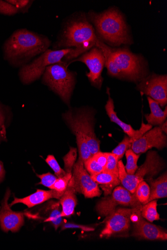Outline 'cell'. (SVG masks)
I'll list each match as a JSON object with an SVG mask.
<instances>
[{
	"mask_svg": "<svg viewBox=\"0 0 167 250\" xmlns=\"http://www.w3.org/2000/svg\"><path fill=\"white\" fill-rule=\"evenodd\" d=\"M100 41L86 13L76 12L63 22L53 49H72L62 60L69 63L94 47H97Z\"/></svg>",
	"mask_w": 167,
	"mask_h": 250,
	"instance_id": "cell-1",
	"label": "cell"
},
{
	"mask_svg": "<svg viewBox=\"0 0 167 250\" xmlns=\"http://www.w3.org/2000/svg\"><path fill=\"white\" fill-rule=\"evenodd\" d=\"M86 15L98 38L108 46L119 48L134 43L126 16L118 8L110 7L99 13L90 10Z\"/></svg>",
	"mask_w": 167,
	"mask_h": 250,
	"instance_id": "cell-2",
	"label": "cell"
},
{
	"mask_svg": "<svg viewBox=\"0 0 167 250\" xmlns=\"http://www.w3.org/2000/svg\"><path fill=\"white\" fill-rule=\"evenodd\" d=\"M97 47L104 54L105 66L110 76L134 82L147 76L148 61L142 54L133 53L128 46L112 48L101 40Z\"/></svg>",
	"mask_w": 167,
	"mask_h": 250,
	"instance_id": "cell-3",
	"label": "cell"
},
{
	"mask_svg": "<svg viewBox=\"0 0 167 250\" xmlns=\"http://www.w3.org/2000/svg\"><path fill=\"white\" fill-rule=\"evenodd\" d=\"M51 44L45 36L26 29H19L5 42L4 57L12 64L22 66L48 49Z\"/></svg>",
	"mask_w": 167,
	"mask_h": 250,
	"instance_id": "cell-4",
	"label": "cell"
},
{
	"mask_svg": "<svg viewBox=\"0 0 167 250\" xmlns=\"http://www.w3.org/2000/svg\"><path fill=\"white\" fill-rule=\"evenodd\" d=\"M69 65L63 61L46 67L43 74V81L63 101L69 104L75 85L73 72L68 69Z\"/></svg>",
	"mask_w": 167,
	"mask_h": 250,
	"instance_id": "cell-5",
	"label": "cell"
},
{
	"mask_svg": "<svg viewBox=\"0 0 167 250\" xmlns=\"http://www.w3.org/2000/svg\"><path fill=\"white\" fill-rule=\"evenodd\" d=\"M164 163L157 152L150 151L147 154L145 162L137 169L133 175H129L126 171L121 160L118 162L119 178L123 187L131 193L134 194L141 181L153 177L164 168Z\"/></svg>",
	"mask_w": 167,
	"mask_h": 250,
	"instance_id": "cell-6",
	"label": "cell"
},
{
	"mask_svg": "<svg viewBox=\"0 0 167 250\" xmlns=\"http://www.w3.org/2000/svg\"><path fill=\"white\" fill-rule=\"evenodd\" d=\"M72 50V49H48L32 62L21 67L19 75L21 81L25 84L35 81L43 75L47 66L61 62Z\"/></svg>",
	"mask_w": 167,
	"mask_h": 250,
	"instance_id": "cell-7",
	"label": "cell"
},
{
	"mask_svg": "<svg viewBox=\"0 0 167 250\" xmlns=\"http://www.w3.org/2000/svg\"><path fill=\"white\" fill-rule=\"evenodd\" d=\"M118 206L135 208L142 206L134 194L124 187H118L112 193L103 198L97 204L96 211L101 216H108Z\"/></svg>",
	"mask_w": 167,
	"mask_h": 250,
	"instance_id": "cell-8",
	"label": "cell"
},
{
	"mask_svg": "<svg viewBox=\"0 0 167 250\" xmlns=\"http://www.w3.org/2000/svg\"><path fill=\"white\" fill-rule=\"evenodd\" d=\"M141 208L142 206L132 208L131 220L134 226L132 236L139 239L167 241V231L162 227L146 221L142 216Z\"/></svg>",
	"mask_w": 167,
	"mask_h": 250,
	"instance_id": "cell-9",
	"label": "cell"
},
{
	"mask_svg": "<svg viewBox=\"0 0 167 250\" xmlns=\"http://www.w3.org/2000/svg\"><path fill=\"white\" fill-rule=\"evenodd\" d=\"M75 62H80L87 65L89 70L87 74L89 80L93 85L101 88L103 83L102 73L105 65V59L102 51L99 48L94 47L68 64Z\"/></svg>",
	"mask_w": 167,
	"mask_h": 250,
	"instance_id": "cell-10",
	"label": "cell"
},
{
	"mask_svg": "<svg viewBox=\"0 0 167 250\" xmlns=\"http://www.w3.org/2000/svg\"><path fill=\"white\" fill-rule=\"evenodd\" d=\"M136 89L158 102L161 107L167 103V76L153 73L142 79Z\"/></svg>",
	"mask_w": 167,
	"mask_h": 250,
	"instance_id": "cell-11",
	"label": "cell"
},
{
	"mask_svg": "<svg viewBox=\"0 0 167 250\" xmlns=\"http://www.w3.org/2000/svg\"><path fill=\"white\" fill-rule=\"evenodd\" d=\"M71 182L75 191L86 198L99 197L102 194L98 185L93 180L80 160L74 166Z\"/></svg>",
	"mask_w": 167,
	"mask_h": 250,
	"instance_id": "cell-12",
	"label": "cell"
},
{
	"mask_svg": "<svg viewBox=\"0 0 167 250\" xmlns=\"http://www.w3.org/2000/svg\"><path fill=\"white\" fill-rule=\"evenodd\" d=\"M132 208L115 209L108 216L101 238H110L117 234L128 232L130 229Z\"/></svg>",
	"mask_w": 167,
	"mask_h": 250,
	"instance_id": "cell-13",
	"label": "cell"
},
{
	"mask_svg": "<svg viewBox=\"0 0 167 250\" xmlns=\"http://www.w3.org/2000/svg\"><path fill=\"white\" fill-rule=\"evenodd\" d=\"M167 145V136L159 126L150 129L139 139L134 142L131 145V149L136 154H140L153 147L162 149L166 147Z\"/></svg>",
	"mask_w": 167,
	"mask_h": 250,
	"instance_id": "cell-14",
	"label": "cell"
},
{
	"mask_svg": "<svg viewBox=\"0 0 167 250\" xmlns=\"http://www.w3.org/2000/svg\"><path fill=\"white\" fill-rule=\"evenodd\" d=\"M83 132L87 145L92 155L100 151V141L94 132L92 112L90 109H74Z\"/></svg>",
	"mask_w": 167,
	"mask_h": 250,
	"instance_id": "cell-15",
	"label": "cell"
},
{
	"mask_svg": "<svg viewBox=\"0 0 167 250\" xmlns=\"http://www.w3.org/2000/svg\"><path fill=\"white\" fill-rule=\"evenodd\" d=\"M11 192L7 189L2 201V208L0 210V226L2 230L8 232H18L24 223V215L21 212L12 211L8 204Z\"/></svg>",
	"mask_w": 167,
	"mask_h": 250,
	"instance_id": "cell-16",
	"label": "cell"
},
{
	"mask_svg": "<svg viewBox=\"0 0 167 250\" xmlns=\"http://www.w3.org/2000/svg\"><path fill=\"white\" fill-rule=\"evenodd\" d=\"M107 94L109 96V99L105 105V109L108 116L111 122L116 123L119 126L121 127L123 131L130 138L131 143L132 144L135 141L139 139L149 130V127L147 125L142 123L140 129L135 130L132 127L128 124H125L119 119L117 116V113L115 111V106L113 100L111 98L109 89H107Z\"/></svg>",
	"mask_w": 167,
	"mask_h": 250,
	"instance_id": "cell-17",
	"label": "cell"
},
{
	"mask_svg": "<svg viewBox=\"0 0 167 250\" xmlns=\"http://www.w3.org/2000/svg\"><path fill=\"white\" fill-rule=\"evenodd\" d=\"M62 195L57 191L51 189L49 191L38 189L37 191L24 198L14 197V200L10 204L11 207L17 203H23L29 208H33L51 198L60 199Z\"/></svg>",
	"mask_w": 167,
	"mask_h": 250,
	"instance_id": "cell-18",
	"label": "cell"
},
{
	"mask_svg": "<svg viewBox=\"0 0 167 250\" xmlns=\"http://www.w3.org/2000/svg\"><path fill=\"white\" fill-rule=\"evenodd\" d=\"M76 192L71 179L67 189L60 199L62 217H70L74 214L77 203Z\"/></svg>",
	"mask_w": 167,
	"mask_h": 250,
	"instance_id": "cell-19",
	"label": "cell"
},
{
	"mask_svg": "<svg viewBox=\"0 0 167 250\" xmlns=\"http://www.w3.org/2000/svg\"><path fill=\"white\" fill-rule=\"evenodd\" d=\"M93 180L100 185L105 196L110 195L113 190L121 184L119 176L106 171L91 175Z\"/></svg>",
	"mask_w": 167,
	"mask_h": 250,
	"instance_id": "cell-20",
	"label": "cell"
},
{
	"mask_svg": "<svg viewBox=\"0 0 167 250\" xmlns=\"http://www.w3.org/2000/svg\"><path fill=\"white\" fill-rule=\"evenodd\" d=\"M147 180L148 181L150 186V195L147 203L154 200L167 197V172L164 173L157 179L154 180L151 177L148 178Z\"/></svg>",
	"mask_w": 167,
	"mask_h": 250,
	"instance_id": "cell-21",
	"label": "cell"
},
{
	"mask_svg": "<svg viewBox=\"0 0 167 250\" xmlns=\"http://www.w3.org/2000/svg\"><path fill=\"white\" fill-rule=\"evenodd\" d=\"M151 113L146 115L145 118L148 124L151 125H161L164 123L167 117V107L165 106L164 111L161 108L158 102L147 97Z\"/></svg>",
	"mask_w": 167,
	"mask_h": 250,
	"instance_id": "cell-22",
	"label": "cell"
},
{
	"mask_svg": "<svg viewBox=\"0 0 167 250\" xmlns=\"http://www.w3.org/2000/svg\"><path fill=\"white\" fill-rule=\"evenodd\" d=\"M48 217L45 220V222H50L54 226L55 230H57L59 227L63 223V217L61 216L62 210L60 208V202H51L48 208Z\"/></svg>",
	"mask_w": 167,
	"mask_h": 250,
	"instance_id": "cell-23",
	"label": "cell"
},
{
	"mask_svg": "<svg viewBox=\"0 0 167 250\" xmlns=\"http://www.w3.org/2000/svg\"><path fill=\"white\" fill-rule=\"evenodd\" d=\"M157 201L152 200L142 206V216L150 222L160 219V215L157 212Z\"/></svg>",
	"mask_w": 167,
	"mask_h": 250,
	"instance_id": "cell-24",
	"label": "cell"
},
{
	"mask_svg": "<svg viewBox=\"0 0 167 250\" xmlns=\"http://www.w3.org/2000/svg\"><path fill=\"white\" fill-rule=\"evenodd\" d=\"M134 194L142 205L146 204L150 195V188L146 182L144 180L141 181Z\"/></svg>",
	"mask_w": 167,
	"mask_h": 250,
	"instance_id": "cell-25",
	"label": "cell"
},
{
	"mask_svg": "<svg viewBox=\"0 0 167 250\" xmlns=\"http://www.w3.org/2000/svg\"><path fill=\"white\" fill-rule=\"evenodd\" d=\"M127 159V165L125 167L127 174L133 175L138 168L137 163L140 154H136L131 149H129L125 153Z\"/></svg>",
	"mask_w": 167,
	"mask_h": 250,
	"instance_id": "cell-26",
	"label": "cell"
},
{
	"mask_svg": "<svg viewBox=\"0 0 167 250\" xmlns=\"http://www.w3.org/2000/svg\"><path fill=\"white\" fill-rule=\"evenodd\" d=\"M77 157V149L70 147L69 152L63 157L65 171L67 173H72L74 166Z\"/></svg>",
	"mask_w": 167,
	"mask_h": 250,
	"instance_id": "cell-27",
	"label": "cell"
},
{
	"mask_svg": "<svg viewBox=\"0 0 167 250\" xmlns=\"http://www.w3.org/2000/svg\"><path fill=\"white\" fill-rule=\"evenodd\" d=\"M72 177V173H67L64 177L58 178L50 189L54 190L63 195L68 187Z\"/></svg>",
	"mask_w": 167,
	"mask_h": 250,
	"instance_id": "cell-28",
	"label": "cell"
},
{
	"mask_svg": "<svg viewBox=\"0 0 167 250\" xmlns=\"http://www.w3.org/2000/svg\"><path fill=\"white\" fill-rule=\"evenodd\" d=\"M132 144L129 136H125L124 140L120 144L112 151V153L114 154L120 161L123 158L127 150L131 149Z\"/></svg>",
	"mask_w": 167,
	"mask_h": 250,
	"instance_id": "cell-29",
	"label": "cell"
},
{
	"mask_svg": "<svg viewBox=\"0 0 167 250\" xmlns=\"http://www.w3.org/2000/svg\"><path fill=\"white\" fill-rule=\"evenodd\" d=\"M118 159L114 154L109 153L107 164L104 171L110 172L119 176Z\"/></svg>",
	"mask_w": 167,
	"mask_h": 250,
	"instance_id": "cell-30",
	"label": "cell"
},
{
	"mask_svg": "<svg viewBox=\"0 0 167 250\" xmlns=\"http://www.w3.org/2000/svg\"><path fill=\"white\" fill-rule=\"evenodd\" d=\"M86 170L90 175L97 174L104 171V167L100 165L93 157L84 163Z\"/></svg>",
	"mask_w": 167,
	"mask_h": 250,
	"instance_id": "cell-31",
	"label": "cell"
},
{
	"mask_svg": "<svg viewBox=\"0 0 167 250\" xmlns=\"http://www.w3.org/2000/svg\"><path fill=\"white\" fill-rule=\"evenodd\" d=\"M46 162L53 170L58 178L63 177L66 175V172L60 167L53 155H49L48 156Z\"/></svg>",
	"mask_w": 167,
	"mask_h": 250,
	"instance_id": "cell-32",
	"label": "cell"
},
{
	"mask_svg": "<svg viewBox=\"0 0 167 250\" xmlns=\"http://www.w3.org/2000/svg\"><path fill=\"white\" fill-rule=\"evenodd\" d=\"M36 175L41 179V183L39 184L42 185L49 189L54 185L58 178L57 176H55L50 172L42 175L37 174Z\"/></svg>",
	"mask_w": 167,
	"mask_h": 250,
	"instance_id": "cell-33",
	"label": "cell"
},
{
	"mask_svg": "<svg viewBox=\"0 0 167 250\" xmlns=\"http://www.w3.org/2000/svg\"><path fill=\"white\" fill-rule=\"evenodd\" d=\"M6 1L15 6L23 13L27 12L33 2V1L29 0H9Z\"/></svg>",
	"mask_w": 167,
	"mask_h": 250,
	"instance_id": "cell-34",
	"label": "cell"
},
{
	"mask_svg": "<svg viewBox=\"0 0 167 250\" xmlns=\"http://www.w3.org/2000/svg\"><path fill=\"white\" fill-rule=\"evenodd\" d=\"M20 11L15 6L8 3L7 1L0 0V13L5 15L12 16L15 15Z\"/></svg>",
	"mask_w": 167,
	"mask_h": 250,
	"instance_id": "cell-35",
	"label": "cell"
},
{
	"mask_svg": "<svg viewBox=\"0 0 167 250\" xmlns=\"http://www.w3.org/2000/svg\"><path fill=\"white\" fill-rule=\"evenodd\" d=\"M61 229L62 230L68 229H80L84 231L90 232L93 231L95 229L92 227L85 226L83 225H79L73 223L67 222L63 223L61 225Z\"/></svg>",
	"mask_w": 167,
	"mask_h": 250,
	"instance_id": "cell-36",
	"label": "cell"
},
{
	"mask_svg": "<svg viewBox=\"0 0 167 250\" xmlns=\"http://www.w3.org/2000/svg\"><path fill=\"white\" fill-rule=\"evenodd\" d=\"M108 153L99 151L94 154L92 157L95 161L104 168L107 162Z\"/></svg>",
	"mask_w": 167,
	"mask_h": 250,
	"instance_id": "cell-37",
	"label": "cell"
},
{
	"mask_svg": "<svg viewBox=\"0 0 167 250\" xmlns=\"http://www.w3.org/2000/svg\"><path fill=\"white\" fill-rule=\"evenodd\" d=\"M5 122V116L3 109L1 105H0V128H4V124Z\"/></svg>",
	"mask_w": 167,
	"mask_h": 250,
	"instance_id": "cell-38",
	"label": "cell"
},
{
	"mask_svg": "<svg viewBox=\"0 0 167 250\" xmlns=\"http://www.w3.org/2000/svg\"><path fill=\"white\" fill-rule=\"evenodd\" d=\"M5 175V171L3 163L0 161V183L4 180Z\"/></svg>",
	"mask_w": 167,
	"mask_h": 250,
	"instance_id": "cell-39",
	"label": "cell"
},
{
	"mask_svg": "<svg viewBox=\"0 0 167 250\" xmlns=\"http://www.w3.org/2000/svg\"><path fill=\"white\" fill-rule=\"evenodd\" d=\"M167 122H165V123H163L161 125L159 126L161 130L163 131V132L167 134Z\"/></svg>",
	"mask_w": 167,
	"mask_h": 250,
	"instance_id": "cell-40",
	"label": "cell"
}]
</instances>
